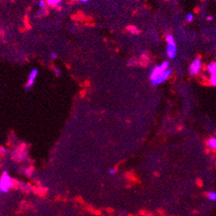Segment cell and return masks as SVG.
Returning <instances> with one entry per match:
<instances>
[{
	"label": "cell",
	"mask_w": 216,
	"mask_h": 216,
	"mask_svg": "<svg viewBox=\"0 0 216 216\" xmlns=\"http://www.w3.org/2000/svg\"><path fill=\"white\" fill-rule=\"evenodd\" d=\"M166 43H167V56L169 59L173 60L176 56L177 47L174 36L171 34H168L166 35Z\"/></svg>",
	"instance_id": "1"
},
{
	"label": "cell",
	"mask_w": 216,
	"mask_h": 216,
	"mask_svg": "<svg viewBox=\"0 0 216 216\" xmlns=\"http://www.w3.org/2000/svg\"><path fill=\"white\" fill-rule=\"evenodd\" d=\"M13 184V179L10 177V176L6 171H3L2 176L0 179V192H7Z\"/></svg>",
	"instance_id": "2"
},
{
	"label": "cell",
	"mask_w": 216,
	"mask_h": 216,
	"mask_svg": "<svg viewBox=\"0 0 216 216\" xmlns=\"http://www.w3.org/2000/svg\"><path fill=\"white\" fill-rule=\"evenodd\" d=\"M172 74V70L169 68L168 70L164 71L163 72L160 73L159 75H157L155 77L154 79H152L151 80V84L153 86H158V85L162 84L163 82H165L166 80L169 79V77Z\"/></svg>",
	"instance_id": "3"
},
{
	"label": "cell",
	"mask_w": 216,
	"mask_h": 216,
	"mask_svg": "<svg viewBox=\"0 0 216 216\" xmlns=\"http://www.w3.org/2000/svg\"><path fill=\"white\" fill-rule=\"evenodd\" d=\"M201 69H202V60L200 57H196L189 66V73L190 75L196 76L200 72Z\"/></svg>",
	"instance_id": "4"
},
{
	"label": "cell",
	"mask_w": 216,
	"mask_h": 216,
	"mask_svg": "<svg viewBox=\"0 0 216 216\" xmlns=\"http://www.w3.org/2000/svg\"><path fill=\"white\" fill-rule=\"evenodd\" d=\"M168 69H169V61H163L162 63H161L160 65L156 66L155 68L152 70V71H151V73H150V76H149L150 80L154 79L155 77H156L157 75H159L160 73L163 72L164 71L168 70Z\"/></svg>",
	"instance_id": "5"
},
{
	"label": "cell",
	"mask_w": 216,
	"mask_h": 216,
	"mask_svg": "<svg viewBox=\"0 0 216 216\" xmlns=\"http://www.w3.org/2000/svg\"><path fill=\"white\" fill-rule=\"evenodd\" d=\"M38 72H39V71H38V69H36V68H34V69H32V70L30 71V72H29V74H28V82H27L26 87H25V90H26V91H29V90L32 88L34 83V81H35V79H36V77H37L38 75Z\"/></svg>",
	"instance_id": "6"
},
{
	"label": "cell",
	"mask_w": 216,
	"mask_h": 216,
	"mask_svg": "<svg viewBox=\"0 0 216 216\" xmlns=\"http://www.w3.org/2000/svg\"><path fill=\"white\" fill-rule=\"evenodd\" d=\"M207 71L212 75V74H215L216 73V62H211L209 63L207 66Z\"/></svg>",
	"instance_id": "7"
},
{
	"label": "cell",
	"mask_w": 216,
	"mask_h": 216,
	"mask_svg": "<svg viewBox=\"0 0 216 216\" xmlns=\"http://www.w3.org/2000/svg\"><path fill=\"white\" fill-rule=\"evenodd\" d=\"M207 146L213 150H216V137H213L207 141Z\"/></svg>",
	"instance_id": "8"
},
{
	"label": "cell",
	"mask_w": 216,
	"mask_h": 216,
	"mask_svg": "<svg viewBox=\"0 0 216 216\" xmlns=\"http://www.w3.org/2000/svg\"><path fill=\"white\" fill-rule=\"evenodd\" d=\"M45 1L49 5L56 6V7H58L61 5V0H45Z\"/></svg>",
	"instance_id": "9"
},
{
	"label": "cell",
	"mask_w": 216,
	"mask_h": 216,
	"mask_svg": "<svg viewBox=\"0 0 216 216\" xmlns=\"http://www.w3.org/2000/svg\"><path fill=\"white\" fill-rule=\"evenodd\" d=\"M209 84L213 86V87H216V73L210 75V77H209Z\"/></svg>",
	"instance_id": "10"
},
{
	"label": "cell",
	"mask_w": 216,
	"mask_h": 216,
	"mask_svg": "<svg viewBox=\"0 0 216 216\" xmlns=\"http://www.w3.org/2000/svg\"><path fill=\"white\" fill-rule=\"evenodd\" d=\"M207 198L211 201H216V192H210L207 193Z\"/></svg>",
	"instance_id": "11"
},
{
	"label": "cell",
	"mask_w": 216,
	"mask_h": 216,
	"mask_svg": "<svg viewBox=\"0 0 216 216\" xmlns=\"http://www.w3.org/2000/svg\"><path fill=\"white\" fill-rule=\"evenodd\" d=\"M193 19H194V16H193L192 13H188L186 15V21L187 22H192Z\"/></svg>",
	"instance_id": "12"
},
{
	"label": "cell",
	"mask_w": 216,
	"mask_h": 216,
	"mask_svg": "<svg viewBox=\"0 0 216 216\" xmlns=\"http://www.w3.org/2000/svg\"><path fill=\"white\" fill-rule=\"evenodd\" d=\"M54 72H55V75L56 76V77H58V76L61 75V70L58 68V67H54Z\"/></svg>",
	"instance_id": "13"
},
{
	"label": "cell",
	"mask_w": 216,
	"mask_h": 216,
	"mask_svg": "<svg viewBox=\"0 0 216 216\" xmlns=\"http://www.w3.org/2000/svg\"><path fill=\"white\" fill-rule=\"evenodd\" d=\"M46 1H43V0H41V1H39L38 2V6L40 7V8H43V7H45V5H46Z\"/></svg>",
	"instance_id": "14"
},
{
	"label": "cell",
	"mask_w": 216,
	"mask_h": 216,
	"mask_svg": "<svg viewBox=\"0 0 216 216\" xmlns=\"http://www.w3.org/2000/svg\"><path fill=\"white\" fill-rule=\"evenodd\" d=\"M129 31L132 34L138 33V29H137L135 27H130V28H129Z\"/></svg>",
	"instance_id": "15"
},
{
	"label": "cell",
	"mask_w": 216,
	"mask_h": 216,
	"mask_svg": "<svg viewBox=\"0 0 216 216\" xmlns=\"http://www.w3.org/2000/svg\"><path fill=\"white\" fill-rule=\"evenodd\" d=\"M50 57L53 59H56V58H57V54L56 52H52V53H50Z\"/></svg>",
	"instance_id": "16"
},
{
	"label": "cell",
	"mask_w": 216,
	"mask_h": 216,
	"mask_svg": "<svg viewBox=\"0 0 216 216\" xmlns=\"http://www.w3.org/2000/svg\"><path fill=\"white\" fill-rule=\"evenodd\" d=\"M116 172H117V170H116L115 169H108V173H109L110 175H114L115 173H116Z\"/></svg>",
	"instance_id": "17"
},
{
	"label": "cell",
	"mask_w": 216,
	"mask_h": 216,
	"mask_svg": "<svg viewBox=\"0 0 216 216\" xmlns=\"http://www.w3.org/2000/svg\"><path fill=\"white\" fill-rule=\"evenodd\" d=\"M25 172H26V174L28 175V176H30V175L32 174V170H31V169H27L25 170Z\"/></svg>",
	"instance_id": "18"
},
{
	"label": "cell",
	"mask_w": 216,
	"mask_h": 216,
	"mask_svg": "<svg viewBox=\"0 0 216 216\" xmlns=\"http://www.w3.org/2000/svg\"><path fill=\"white\" fill-rule=\"evenodd\" d=\"M1 154L2 155H5V153H6V149H5V147H4V146H1Z\"/></svg>",
	"instance_id": "19"
},
{
	"label": "cell",
	"mask_w": 216,
	"mask_h": 216,
	"mask_svg": "<svg viewBox=\"0 0 216 216\" xmlns=\"http://www.w3.org/2000/svg\"><path fill=\"white\" fill-rule=\"evenodd\" d=\"M71 2H82V3H87L88 0H71Z\"/></svg>",
	"instance_id": "20"
},
{
	"label": "cell",
	"mask_w": 216,
	"mask_h": 216,
	"mask_svg": "<svg viewBox=\"0 0 216 216\" xmlns=\"http://www.w3.org/2000/svg\"><path fill=\"white\" fill-rule=\"evenodd\" d=\"M207 20H212V19H213V17H212V16H207Z\"/></svg>",
	"instance_id": "21"
}]
</instances>
